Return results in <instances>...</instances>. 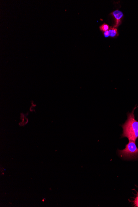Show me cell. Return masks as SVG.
Wrapping results in <instances>:
<instances>
[{
    "label": "cell",
    "mask_w": 138,
    "mask_h": 207,
    "mask_svg": "<svg viewBox=\"0 0 138 207\" xmlns=\"http://www.w3.org/2000/svg\"><path fill=\"white\" fill-rule=\"evenodd\" d=\"M104 37L106 38L110 37V33L109 30L105 32H104Z\"/></svg>",
    "instance_id": "52a82bcc"
},
{
    "label": "cell",
    "mask_w": 138,
    "mask_h": 207,
    "mask_svg": "<svg viewBox=\"0 0 138 207\" xmlns=\"http://www.w3.org/2000/svg\"><path fill=\"white\" fill-rule=\"evenodd\" d=\"M131 113H128L127 119L124 124L122 126L123 128L122 137H127L129 140L136 141L138 138V122L135 119L134 110Z\"/></svg>",
    "instance_id": "6da1fadb"
},
{
    "label": "cell",
    "mask_w": 138,
    "mask_h": 207,
    "mask_svg": "<svg viewBox=\"0 0 138 207\" xmlns=\"http://www.w3.org/2000/svg\"><path fill=\"white\" fill-rule=\"evenodd\" d=\"M100 29L103 32L107 31L109 30V26L107 24H104L100 27Z\"/></svg>",
    "instance_id": "5b68a950"
},
{
    "label": "cell",
    "mask_w": 138,
    "mask_h": 207,
    "mask_svg": "<svg viewBox=\"0 0 138 207\" xmlns=\"http://www.w3.org/2000/svg\"><path fill=\"white\" fill-rule=\"evenodd\" d=\"M112 15L115 19V25L114 28L118 27L121 22V19L123 17V14L121 11L116 10L112 13Z\"/></svg>",
    "instance_id": "3957f363"
},
{
    "label": "cell",
    "mask_w": 138,
    "mask_h": 207,
    "mask_svg": "<svg viewBox=\"0 0 138 207\" xmlns=\"http://www.w3.org/2000/svg\"><path fill=\"white\" fill-rule=\"evenodd\" d=\"M110 37H114L118 35V30L115 28H111L109 30Z\"/></svg>",
    "instance_id": "277c9868"
},
{
    "label": "cell",
    "mask_w": 138,
    "mask_h": 207,
    "mask_svg": "<svg viewBox=\"0 0 138 207\" xmlns=\"http://www.w3.org/2000/svg\"><path fill=\"white\" fill-rule=\"evenodd\" d=\"M118 152L121 156L124 158H133L138 157V149L136 141L129 140L128 144L126 145L125 149L119 150Z\"/></svg>",
    "instance_id": "7a4b0ae2"
},
{
    "label": "cell",
    "mask_w": 138,
    "mask_h": 207,
    "mask_svg": "<svg viewBox=\"0 0 138 207\" xmlns=\"http://www.w3.org/2000/svg\"><path fill=\"white\" fill-rule=\"evenodd\" d=\"M134 207H138V193L134 201Z\"/></svg>",
    "instance_id": "8992f818"
}]
</instances>
